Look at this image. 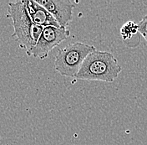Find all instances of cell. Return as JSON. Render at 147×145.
I'll list each match as a JSON object with an SVG mask.
<instances>
[{
	"instance_id": "obj_6",
	"label": "cell",
	"mask_w": 147,
	"mask_h": 145,
	"mask_svg": "<svg viewBox=\"0 0 147 145\" xmlns=\"http://www.w3.org/2000/svg\"><path fill=\"white\" fill-rule=\"evenodd\" d=\"M25 3L29 17L37 25L44 28L48 26L60 28L54 17L35 0H28L25 1Z\"/></svg>"
},
{
	"instance_id": "obj_2",
	"label": "cell",
	"mask_w": 147,
	"mask_h": 145,
	"mask_svg": "<svg viewBox=\"0 0 147 145\" xmlns=\"http://www.w3.org/2000/svg\"><path fill=\"white\" fill-rule=\"evenodd\" d=\"M7 17L11 18L13 27L12 36L21 49L26 51L35 46L41 35L44 27L37 25L30 18L25 1L10 2L8 4Z\"/></svg>"
},
{
	"instance_id": "obj_3",
	"label": "cell",
	"mask_w": 147,
	"mask_h": 145,
	"mask_svg": "<svg viewBox=\"0 0 147 145\" xmlns=\"http://www.w3.org/2000/svg\"><path fill=\"white\" fill-rule=\"evenodd\" d=\"M95 47L82 42L71 43L58 50L55 58V70L61 76L75 78L85 58Z\"/></svg>"
},
{
	"instance_id": "obj_5",
	"label": "cell",
	"mask_w": 147,
	"mask_h": 145,
	"mask_svg": "<svg viewBox=\"0 0 147 145\" xmlns=\"http://www.w3.org/2000/svg\"><path fill=\"white\" fill-rule=\"evenodd\" d=\"M54 17L60 28L66 29L73 19L74 5L69 0H35Z\"/></svg>"
},
{
	"instance_id": "obj_1",
	"label": "cell",
	"mask_w": 147,
	"mask_h": 145,
	"mask_svg": "<svg viewBox=\"0 0 147 145\" xmlns=\"http://www.w3.org/2000/svg\"><path fill=\"white\" fill-rule=\"evenodd\" d=\"M121 71L122 68L113 54L95 50L85 58L75 79L113 82Z\"/></svg>"
},
{
	"instance_id": "obj_4",
	"label": "cell",
	"mask_w": 147,
	"mask_h": 145,
	"mask_svg": "<svg viewBox=\"0 0 147 145\" xmlns=\"http://www.w3.org/2000/svg\"><path fill=\"white\" fill-rule=\"evenodd\" d=\"M69 36V31L67 29L54 26L44 28L35 46L26 51V54L28 56H33L41 61L45 60L49 52L56 46L60 45Z\"/></svg>"
},
{
	"instance_id": "obj_8",
	"label": "cell",
	"mask_w": 147,
	"mask_h": 145,
	"mask_svg": "<svg viewBox=\"0 0 147 145\" xmlns=\"http://www.w3.org/2000/svg\"><path fill=\"white\" fill-rule=\"evenodd\" d=\"M138 28L139 34H140L147 42V14L138 23Z\"/></svg>"
},
{
	"instance_id": "obj_7",
	"label": "cell",
	"mask_w": 147,
	"mask_h": 145,
	"mask_svg": "<svg viewBox=\"0 0 147 145\" xmlns=\"http://www.w3.org/2000/svg\"><path fill=\"white\" fill-rule=\"evenodd\" d=\"M138 24L132 20H129L124 25L120 28V35L123 40L125 41L127 39H131L134 35H136L138 32Z\"/></svg>"
}]
</instances>
